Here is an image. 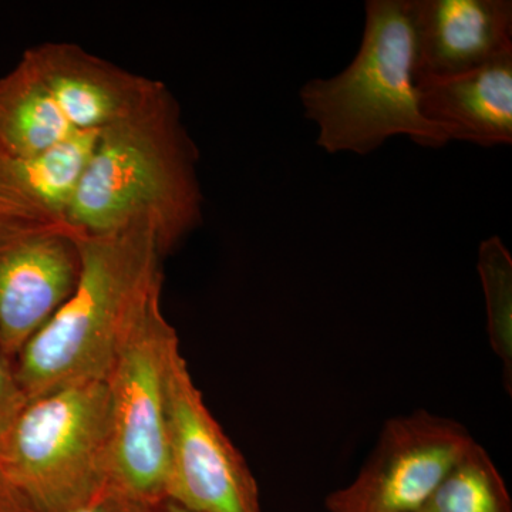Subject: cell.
Segmentation results:
<instances>
[{
    "mask_svg": "<svg viewBox=\"0 0 512 512\" xmlns=\"http://www.w3.org/2000/svg\"><path fill=\"white\" fill-rule=\"evenodd\" d=\"M143 504L109 480L82 503L64 512H141Z\"/></svg>",
    "mask_w": 512,
    "mask_h": 512,
    "instance_id": "17",
    "label": "cell"
},
{
    "mask_svg": "<svg viewBox=\"0 0 512 512\" xmlns=\"http://www.w3.org/2000/svg\"><path fill=\"white\" fill-rule=\"evenodd\" d=\"M141 512H195L188 510L183 505L174 503L170 498L154 501V503H144Z\"/></svg>",
    "mask_w": 512,
    "mask_h": 512,
    "instance_id": "19",
    "label": "cell"
},
{
    "mask_svg": "<svg viewBox=\"0 0 512 512\" xmlns=\"http://www.w3.org/2000/svg\"><path fill=\"white\" fill-rule=\"evenodd\" d=\"M474 443L461 424L417 412L384 424L355 481L326 498L329 512H419Z\"/></svg>",
    "mask_w": 512,
    "mask_h": 512,
    "instance_id": "7",
    "label": "cell"
},
{
    "mask_svg": "<svg viewBox=\"0 0 512 512\" xmlns=\"http://www.w3.org/2000/svg\"><path fill=\"white\" fill-rule=\"evenodd\" d=\"M99 131L35 156L0 148V221L69 225L70 207Z\"/></svg>",
    "mask_w": 512,
    "mask_h": 512,
    "instance_id": "12",
    "label": "cell"
},
{
    "mask_svg": "<svg viewBox=\"0 0 512 512\" xmlns=\"http://www.w3.org/2000/svg\"><path fill=\"white\" fill-rule=\"evenodd\" d=\"M20 59L80 133L104 130L130 116L158 83L70 42L40 43Z\"/></svg>",
    "mask_w": 512,
    "mask_h": 512,
    "instance_id": "9",
    "label": "cell"
},
{
    "mask_svg": "<svg viewBox=\"0 0 512 512\" xmlns=\"http://www.w3.org/2000/svg\"><path fill=\"white\" fill-rule=\"evenodd\" d=\"M0 512H40L0 470Z\"/></svg>",
    "mask_w": 512,
    "mask_h": 512,
    "instance_id": "18",
    "label": "cell"
},
{
    "mask_svg": "<svg viewBox=\"0 0 512 512\" xmlns=\"http://www.w3.org/2000/svg\"><path fill=\"white\" fill-rule=\"evenodd\" d=\"M25 403V394L20 390L13 372V362L0 346V439Z\"/></svg>",
    "mask_w": 512,
    "mask_h": 512,
    "instance_id": "16",
    "label": "cell"
},
{
    "mask_svg": "<svg viewBox=\"0 0 512 512\" xmlns=\"http://www.w3.org/2000/svg\"><path fill=\"white\" fill-rule=\"evenodd\" d=\"M82 262L69 225L0 221V346L12 362L72 296Z\"/></svg>",
    "mask_w": 512,
    "mask_h": 512,
    "instance_id": "8",
    "label": "cell"
},
{
    "mask_svg": "<svg viewBox=\"0 0 512 512\" xmlns=\"http://www.w3.org/2000/svg\"><path fill=\"white\" fill-rule=\"evenodd\" d=\"M180 340L154 303L106 376L111 417L110 481L141 503L165 498L167 380Z\"/></svg>",
    "mask_w": 512,
    "mask_h": 512,
    "instance_id": "5",
    "label": "cell"
},
{
    "mask_svg": "<svg viewBox=\"0 0 512 512\" xmlns=\"http://www.w3.org/2000/svg\"><path fill=\"white\" fill-rule=\"evenodd\" d=\"M80 247L82 274L72 296L13 359L26 400L106 379L140 320L161 301L164 256L148 229L83 237Z\"/></svg>",
    "mask_w": 512,
    "mask_h": 512,
    "instance_id": "2",
    "label": "cell"
},
{
    "mask_svg": "<svg viewBox=\"0 0 512 512\" xmlns=\"http://www.w3.org/2000/svg\"><path fill=\"white\" fill-rule=\"evenodd\" d=\"M414 80L473 72L512 53L511 0H412Z\"/></svg>",
    "mask_w": 512,
    "mask_h": 512,
    "instance_id": "10",
    "label": "cell"
},
{
    "mask_svg": "<svg viewBox=\"0 0 512 512\" xmlns=\"http://www.w3.org/2000/svg\"><path fill=\"white\" fill-rule=\"evenodd\" d=\"M200 153L163 82L130 116L99 131L67 224L83 237L146 228L168 256L202 224Z\"/></svg>",
    "mask_w": 512,
    "mask_h": 512,
    "instance_id": "1",
    "label": "cell"
},
{
    "mask_svg": "<svg viewBox=\"0 0 512 512\" xmlns=\"http://www.w3.org/2000/svg\"><path fill=\"white\" fill-rule=\"evenodd\" d=\"M416 86L421 116L448 140L481 147L512 143V53L473 72Z\"/></svg>",
    "mask_w": 512,
    "mask_h": 512,
    "instance_id": "11",
    "label": "cell"
},
{
    "mask_svg": "<svg viewBox=\"0 0 512 512\" xmlns=\"http://www.w3.org/2000/svg\"><path fill=\"white\" fill-rule=\"evenodd\" d=\"M80 134L25 60L0 79V148L20 156L52 150Z\"/></svg>",
    "mask_w": 512,
    "mask_h": 512,
    "instance_id": "13",
    "label": "cell"
},
{
    "mask_svg": "<svg viewBox=\"0 0 512 512\" xmlns=\"http://www.w3.org/2000/svg\"><path fill=\"white\" fill-rule=\"evenodd\" d=\"M414 64L412 0H369L352 63L329 79L311 80L299 93L306 119L318 126L316 144L329 154L367 156L396 136L429 148L450 143L421 116Z\"/></svg>",
    "mask_w": 512,
    "mask_h": 512,
    "instance_id": "3",
    "label": "cell"
},
{
    "mask_svg": "<svg viewBox=\"0 0 512 512\" xmlns=\"http://www.w3.org/2000/svg\"><path fill=\"white\" fill-rule=\"evenodd\" d=\"M419 512H512V503L493 460L474 441Z\"/></svg>",
    "mask_w": 512,
    "mask_h": 512,
    "instance_id": "14",
    "label": "cell"
},
{
    "mask_svg": "<svg viewBox=\"0 0 512 512\" xmlns=\"http://www.w3.org/2000/svg\"><path fill=\"white\" fill-rule=\"evenodd\" d=\"M165 498L195 512H262L247 461L212 416L181 350L167 380Z\"/></svg>",
    "mask_w": 512,
    "mask_h": 512,
    "instance_id": "6",
    "label": "cell"
},
{
    "mask_svg": "<svg viewBox=\"0 0 512 512\" xmlns=\"http://www.w3.org/2000/svg\"><path fill=\"white\" fill-rule=\"evenodd\" d=\"M0 470L40 512H64L111 476L106 380L64 384L26 400L0 439Z\"/></svg>",
    "mask_w": 512,
    "mask_h": 512,
    "instance_id": "4",
    "label": "cell"
},
{
    "mask_svg": "<svg viewBox=\"0 0 512 512\" xmlns=\"http://www.w3.org/2000/svg\"><path fill=\"white\" fill-rule=\"evenodd\" d=\"M478 272L487 302L488 335L494 352L511 373L512 258L501 238L485 239L478 252Z\"/></svg>",
    "mask_w": 512,
    "mask_h": 512,
    "instance_id": "15",
    "label": "cell"
}]
</instances>
